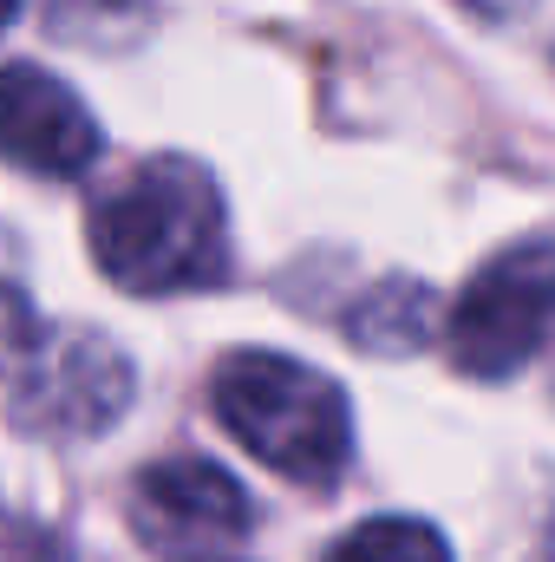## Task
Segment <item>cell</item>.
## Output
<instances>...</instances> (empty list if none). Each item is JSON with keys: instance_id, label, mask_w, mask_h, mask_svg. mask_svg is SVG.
<instances>
[{"instance_id": "1", "label": "cell", "mask_w": 555, "mask_h": 562, "mask_svg": "<svg viewBox=\"0 0 555 562\" xmlns=\"http://www.w3.org/2000/svg\"><path fill=\"white\" fill-rule=\"evenodd\" d=\"M86 243L99 276L125 294H196L229 276L223 190L190 157H150L118 177L92 203Z\"/></svg>"}, {"instance_id": "2", "label": "cell", "mask_w": 555, "mask_h": 562, "mask_svg": "<svg viewBox=\"0 0 555 562\" xmlns=\"http://www.w3.org/2000/svg\"><path fill=\"white\" fill-rule=\"evenodd\" d=\"M209 406L223 431L287 484L327 491L353 458L347 393L287 353H229L209 380Z\"/></svg>"}, {"instance_id": "3", "label": "cell", "mask_w": 555, "mask_h": 562, "mask_svg": "<svg viewBox=\"0 0 555 562\" xmlns=\"http://www.w3.org/2000/svg\"><path fill=\"white\" fill-rule=\"evenodd\" d=\"M555 334V236L497 249L444 307V353L464 380L523 373Z\"/></svg>"}, {"instance_id": "4", "label": "cell", "mask_w": 555, "mask_h": 562, "mask_svg": "<svg viewBox=\"0 0 555 562\" xmlns=\"http://www.w3.org/2000/svg\"><path fill=\"white\" fill-rule=\"evenodd\" d=\"M7 406L33 438H92L132 406V367L112 340L86 327H33L7 360Z\"/></svg>"}, {"instance_id": "5", "label": "cell", "mask_w": 555, "mask_h": 562, "mask_svg": "<svg viewBox=\"0 0 555 562\" xmlns=\"http://www.w3.org/2000/svg\"><path fill=\"white\" fill-rule=\"evenodd\" d=\"M125 504H132V530H138L144 543L170 550V557H209V550L242 543L256 530L249 491L223 464L190 458V451L144 464L138 477H132Z\"/></svg>"}, {"instance_id": "6", "label": "cell", "mask_w": 555, "mask_h": 562, "mask_svg": "<svg viewBox=\"0 0 555 562\" xmlns=\"http://www.w3.org/2000/svg\"><path fill=\"white\" fill-rule=\"evenodd\" d=\"M99 119L46 66H0V164L26 177H79L99 164Z\"/></svg>"}, {"instance_id": "7", "label": "cell", "mask_w": 555, "mask_h": 562, "mask_svg": "<svg viewBox=\"0 0 555 562\" xmlns=\"http://www.w3.org/2000/svg\"><path fill=\"white\" fill-rule=\"evenodd\" d=\"M347 334H353V347H366V353H418L431 334H444V314H438V294L424 288V281H380L353 314H347Z\"/></svg>"}, {"instance_id": "8", "label": "cell", "mask_w": 555, "mask_h": 562, "mask_svg": "<svg viewBox=\"0 0 555 562\" xmlns=\"http://www.w3.org/2000/svg\"><path fill=\"white\" fill-rule=\"evenodd\" d=\"M327 562H451V543L418 517H366L327 543Z\"/></svg>"}, {"instance_id": "9", "label": "cell", "mask_w": 555, "mask_h": 562, "mask_svg": "<svg viewBox=\"0 0 555 562\" xmlns=\"http://www.w3.org/2000/svg\"><path fill=\"white\" fill-rule=\"evenodd\" d=\"M0 562H53V537L13 510H0Z\"/></svg>"}, {"instance_id": "10", "label": "cell", "mask_w": 555, "mask_h": 562, "mask_svg": "<svg viewBox=\"0 0 555 562\" xmlns=\"http://www.w3.org/2000/svg\"><path fill=\"white\" fill-rule=\"evenodd\" d=\"M33 327H39V314L26 307V294L0 288V360H7L13 347H26V340H33Z\"/></svg>"}, {"instance_id": "11", "label": "cell", "mask_w": 555, "mask_h": 562, "mask_svg": "<svg viewBox=\"0 0 555 562\" xmlns=\"http://www.w3.org/2000/svg\"><path fill=\"white\" fill-rule=\"evenodd\" d=\"M457 7H471L477 20H517V13H523L530 0H457Z\"/></svg>"}, {"instance_id": "12", "label": "cell", "mask_w": 555, "mask_h": 562, "mask_svg": "<svg viewBox=\"0 0 555 562\" xmlns=\"http://www.w3.org/2000/svg\"><path fill=\"white\" fill-rule=\"evenodd\" d=\"M20 13V0H0V33H7V20Z\"/></svg>"}, {"instance_id": "13", "label": "cell", "mask_w": 555, "mask_h": 562, "mask_svg": "<svg viewBox=\"0 0 555 562\" xmlns=\"http://www.w3.org/2000/svg\"><path fill=\"white\" fill-rule=\"evenodd\" d=\"M543 550H550V562H555V524H550V543H543Z\"/></svg>"}, {"instance_id": "14", "label": "cell", "mask_w": 555, "mask_h": 562, "mask_svg": "<svg viewBox=\"0 0 555 562\" xmlns=\"http://www.w3.org/2000/svg\"><path fill=\"white\" fill-rule=\"evenodd\" d=\"M183 562H209V557H183Z\"/></svg>"}]
</instances>
